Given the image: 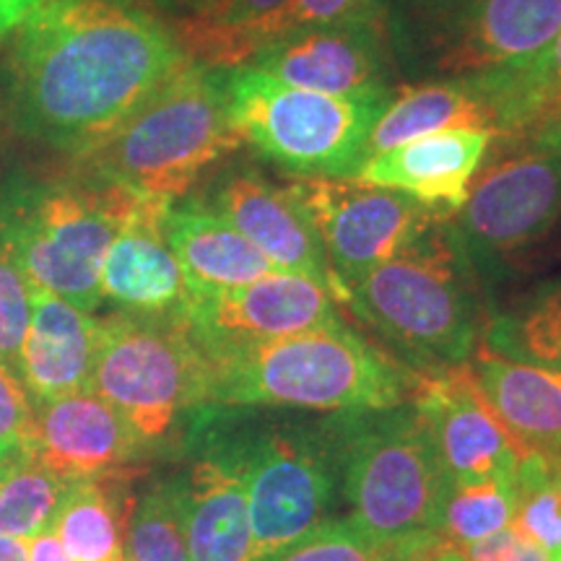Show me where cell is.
<instances>
[{
	"instance_id": "19",
	"label": "cell",
	"mask_w": 561,
	"mask_h": 561,
	"mask_svg": "<svg viewBox=\"0 0 561 561\" xmlns=\"http://www.w3.org/2000/svg\"><path fill=\"white\" fill-rule=\"evenodd\" d=\"M170 203L146 198L110 244L100 291L121 312L170 314L187 297L180 263L167 242L164 214Z\"/></svg>"
},
{
	"instance_id": "8",
	"label": "cell",
	"mask_w": 561,
	"mask_h": 561,
	"mask_svg": "<svg viewBox=\"0 0 561 561\" xmlns=\"http://www.w3.org/2000/svg\"><path fill=\"white\" fill-rule=\"evenodd\" d=\"M231 128L297 180H354L392 89L320 94L289 87L255 66L224 68Z\"/></svg>"
},
{
	"instance_id": "29",
	"label": "cell",
	"mask_w": 561,
	"mask_h": 561,
	"mask_svg": "<svg viewBox=\"0 0 561 561\" xmlns=\"http://www.w3.org/2000/svg\"><path fill=\"white\" fill-rule=\"evenodd\" d=\"M515 517V479H491L453 486L442 512L439 533L466 549L512 525Z\"/></svg>"
},
{
	"instance_id": "26",
	"label": "cell",
	"mask_w": 561,
	"mask_h": 561,
	"mask_svg": "<svg viewBox=\"0 0 561 561\" xmlns=\"http://www.w3.org/2000/svg\"><path fill=\"white\" fill-rule=\"evenodd\" d=\"M286 3L289 0H221L201 16L180 19L174 34L193 62L208 68L248 66L265 45L271 19Z\"/></svg>"
},
{
	"instance_id": "36",
	"label": "cell",
	"mask_w": 561,
	"mask_h": 561,
	"mask_svg": "<svg viewBox=\"0 0 561 561\" xmlns=\"http://www.w3.org/2000/svg\"><path fill=\"white\" fill-rule=\"evenodd\" d=\"M541 104L538 121L523 151L561 153V32L541 58Z\"/></svg>"
},
{
	"instance_id": "7",
	"label": "cell",
	"mask_w": 561,
	"mask_h": 561,
	"mask_svg": "<svg viewBox=\"0 0 561 561\" xmlns=\"http://www.w3.org/2000/svg\"><path fill=\"white\" fill-rule=\"evenodd\" d=\"M240 144L224 68L187 62L83 161L140 198L174 203Z\"/></svg>"
},
{
	"instance_id": "44",
	"label": "cell",
	"mask_w": 561,
	"mask_h": 561,
	"mask_svg": "<svg viewBox=\"0 0 561 561\" xmlns=\"http://www.w3.org/2000/svg\"><path fill=\"white\" fill-rule=\"evenodd\" d=\"M557 561H561V559H557Z\"/></svg>"
},
{
	"instance_id": "2",
	"label": "cell",
	"mask_w": 561,
	"mask_h": 561,
	"mask_svg": "<svg viewBox=\"0 0 561 561\" xmlns=\"http://www.w3.org/2000/svg\"><path fill=\"white\" fill-rule=\"evenodd\" d=\"M214 416L216 426L203 434L206 450L227 462L248 496L252 561H268L335 520L341 491L331 413L224 405Z\"/></svg>"
},
{
	"instance_id": "28",
	"label": "cell",
	"mask_w": 561,
	"mask_h": 561,
	"mask_svg": "<svg viewBox=\"0 0 561 561\" xmlns=\"http://www.w3.org/2000/svg\"><path fill=\"white\" fill-rule=\"evenodd\" d=\"M70 483L37 460L5 471L0 476V536L32 541L50 530Z\"/></svg>"
},
{
	"instance_id": "40",
	"label": "cell",
	"mask_w": 561,
	"mask_h": 561,
	"mask_svg": "<svg viewBox=\"0 0 561 561\" xmlns=\"http://www.w3.org/2000/svg\"><path fill=\"white\" fill-rule=\"evenodd\" d=\"M30 561H73V559H70L66 549L58 543V538L47 530V533H42V536L32 538Z\"/></svg>"
},
{
	"instance_id": "14",
	"label": "cell",
	"mask_w": 561,
	"mask_h": 561,
	"mask_svg": "<svg viewBox=\"0 0 561 561\" xmlns=\"http://www.w3.org/2000/svg\"><path fill=\"white\" fill-rule=\"evenodd\" d=\"M178 314L208 359L343 322L331 291L291 273H271L237 289L187 294Z\"/></svg>"
},
{
	"instance_id": "32",
	"label": "cell",
	"mask_w": 561,
	"mask_h": 561,
	"mask_svg": "<svg viewBox=\"0 0 561 561\" xmlns=\"http://www.w3.org/2000/svg\"><path fill=\"white\" fill-rule=\"evenodd\" d=\"M403 541L380 543L348 520H333L268 561H396Z\"/></svg>"
},
{
	"instance_id": "3",
	"label": "cell",
	"mask_w": 561,
	"mask_h": 561,
	"mask_svg": "<svg viewBox=\"0 0 561 561\" xmlns=\"http://www.w3.org/2000/svg\"><path fill=\"white\" fill-rule=\"evenodd\" d=\"M341 301L419 375L466 364L486 328L479 273L450 219L351 284Z\"/></svg>"
},
{
	"instance_id": "24",
	"label": "cell",
	"mask_w": 561,
	"mask_h": 561,
	"mask_svg": "<svg viewBox=\"0 0 561 561\" xmlns=\"http://www.w3.org/2000/svg\"><path fill=\"white\" fill-rule=\"evenodd\" d=\"M450 128L489 130L494 136L491 110L471 76L403 87L401 94L392 96L390 107L377 121L367 151L369 157H375V153L401 146L405 140Z\"/></svg>"
},
{
	"instance_id": "30",
	"label": "cell",
	"mask_w": 561,
	"mask_h": 561,
	"mask_svg": "<svg viewBox=\"0 0 561 561\" xmlns=\"http://www.w3.org/2000/svg\"><path fill=\"white\" fill-rule=\"evenodd\" d=\"M512 525L536 541L551 559H561V494L551 476V458L528 453L515 473Z\"/></svg>"
},
{
	"instance_id": "22",
	"label": "cell",
	"mask_w": 561,
	"mask_h": 561,
	"mask_svg": "<svg viewBox=\"0 0 561 561\" xmlns=\"http://www.w3.org/2000/svg\"><path fill=\"white\" fill-rule=\"evenodd\" d=\"M174 481L191 561H252L255 538L248 496L227 462L203 450L187 473Z\"/></svg>"
},
{
	"instance_id": "5",
	"label": "cell",
	"mask_w": 561,
	"mask_h": 561,
	"mask_svg": "<svg viewBox=\"0 0 561 561\" xmlns=\"http://www.w3.org/2000/svg\"><path fill=\"white\" fill-rule=\"evenodd\" d=\"M144 201L91 170L13 178L0 187V244L32 289L94 312L110 244Z\"/></svg>"
},
{
	"instance_id": "37",
	"label": "cell",
	"mask_w": 561,
	"mask_h": 561,
	"mask_svg": "<svg viewBox=\"0 0 561 561\" xmlns=\"http://www.w3.org/2000/svg\"><path fill=\"white\" fill-rule=\"evenodd\" d=\"M468 561H553L536 541H530L515 525H507L494 536L460 549Z\"/></svg>"
},
{
	"instance_id": "18",
	"label": "cell",
	"mask_w": 561,
	"mask_h": 561,
	"mask_svg": "<svg viewBox=\"0 0 561 561\" xmlns=\"http://www.w3.org/2000/svg\"><path fill=\"white\" fill-rule=\"evenodd\" d=\"M491 140L489 130L476 128L430 133L369 157L354 180L390 187L419 201L439 219H453L468 198Z\"/></svg>"
},
{
	"instance_id": "16",
	"label": "cell",
	"mask_w": 561,
	"mask_h": 561,
	"mask_svg": "<svg viewBox=\"0 0 561 561\" xmlns=\"http://www.w3.org/2000/svg\"><path fill=\"white\" fill-rule=\"evenodd\" d=\"M390 45L385 26L335 24L280 34L248 66L289 87L320 94H367L390 87Z\"/></svg>"
},
{
	"instance_id": "27",
	"label": "cell",
	"mask_w": 561,
	"mask_h": 561,
	"mask_svg": "<svg viewBox=\"0 0 561 561\" xmlns=\"http://www.w3.org/2000/svg\"><path fill=\"white\" fill-rule=\"evenodd\" d=\"M483 351L561 371V280L491 318L483 328Z\"/></svg>"
},
{
	"instance_id": "38",
	"label": "cell",
	"mask_w": 561,
	"mask_h": 561,
	"mask_svg": "<svg viewBox=\"0 0 561 561\" xmlns=\"http://www.w3.org/2000/svg\"><path fill=\"white\" fill-rule=\"evenodd\" d=\"M396 561H468L458 546L447 541L442 533H426V536L405 538Z\"/></svg>"
},
{
	"instance_id": "12",
	"label": "cell",
	"mask_w": 561,
	"mask_h": 561,
	"mask_svg": "<svg viewBox=\"0 0 561 561\" xmlns=\"http://www.w3.org/2000/svg\"><path fill=\"white\" fill-rule=\"evenodd\" d=\"M561 219V153L520 151L491 164L453 216L473 271H494L504 257L543 240Z\"/></svg>"
},
{
	"instance_id": "4",
	"label": "cell",
	"mask_w": 561,
	"mask_h": 561,
	"mask_svg": "<svg viewBox=\"0 0 561 561\" xmlns=\"http://www.w3.org/2000/svg\"><path fill=\"white\" fill-rule=\"evenodd\" d=\"M416 377L346 322H335L210 359L208 403L312 413L388 409L411 403Z\"/></svg>"
},
{
	"instance_id": "34",
	"label": "cell",
	"mask_w": 561,
	"mask_h": 561,
	"mask_svg": "<svg viewBox=\"0 0 561 561\" xmlns=\"http://www.w3.org/2000/svg\"><path fill=\"white\" fill-rule=\"evenodd\" d=\"M34 403L11 364L0 362V476L34 460Z\"/></svg>"
},
{
	"instance_id": "10",
	"label": "cell",
	"mask_w": 561,
	"mask_h": 561,
	"mask_svg": "<svg viewBox=\"0 0 561 561\" xmlns=\"http://www.w3.org/2000/svg\"><path fill=\"white\" fill-rule=\"evenodd\" d=\"M89 390L144 442L167 437L182 413L208 403L210 359L178 312H112L100 320Z\"/></svg>"
},
{
	"instance_id": "39",
	"label": "cell",
	"mask_w": 561,
	"mask_h": 561,
	"mask_svg": "<svg viewBox=\"0 0 561 561\" xmlns=\"http://www.w3.org/2000/svg\"><path fill=\"white\" fill-rule=\"evenodd\" d=\"M53 0H0V45L11 39V34L32 19L39 9H45Z\"/></svg>"
},
{
	"instance_id": "9",
	"label": "cell",
	"mask_w": 561,
	"mask_h": 561,
	"mask_svg": "<svg viewBox=\"0 0 561 561\" xmlns=\"http://www.w3.org/2000/svg\"><path fill=\"white\" fill-rule=\"evenodd\" d=\"M561 32V0H390L385 34L409 79L528 66Z\"/></svg>"
},
{
	"instance_id": "25",
	"label": "cell",
	"mask_w": 561,
	"mask_h": 561,
	"mask_svg": "<svg viewBox=\"0 0 561 561\" xmlns=\"http://www.w3.org/2000/svg\"><path fill=\"white\" fill-rule=\"evenodd\" d=\"M123 473L73 481L50 533L73 561H128V528L136 502Z\"/></svg>"
},
{
	"instance_id": "13",
	"label": "cell",
	"mask_w": 561,
	"mask_h": 561,
	"mask_svg": "<svg viewBox=\"0 0 561 561\" xmlns=\"http://www.w3.org/2000/svg\"><path fill=\"white\" fill-rule=\"evenodd\" d=\"M411 403L424 419L453 486L515 479L517 466L533 453L491 405L471 362L419 375Z\"/></svg>"
},
{
	"instance_id": "6",
	"label": "cell",
	"mask_w": 561,
	"mask_h": 561,
	"mask_svg": "<svg viewBox=\"0 0 561 561\" xmlns=\"http://www.w3.org/2000/svg\"><path fill=\"white\" fill-rule=\"evenodd\" d=\"M331 426L351 525L380 543L439 533L453 483L413 403L339 411Z\"/></svg>"
},
{
	"instance_id": "1",
	"label": "cell",
	"mask_w": 561,
	"mask_h": 561,
	"mask_svg": "<svg viewBox=\"0 0 561 561\" xmlns=\"http://www.w3.org/2000/svg\"><path fill=\"white\" fill-rule=\"evenodd\" d=\"M187 62L178 34L138 0H53L11 34L5 121L87 159Z\"/></svg>"
},
{
	"instance_id": "35",
	"label": "cell",
	"mask_w": 561,
	"mask_h": 561,
	"mask_svg": "<svg viewBox=\"0 0 561 561\" xmlns=\"http://www.w3.org/2000/svg\"><path fill=\"white\" fill-rule=\"evenodd\" d=\"M32 318V286L0 244V362L16 369L21 343Z\"/></svg>"
},
{
	"instance_id": "31",
	"label": "cell",
	"mask_w": 561,
	"mask_h": 561,
	"mask_svg": "<svg viewBox=\"0 0 561 561\" xmlns=\"http://www.w3.org/2000/svg\"><path fill=\"white\" fill-rule=\"evenodd\" d=\"M128 561H191L185 530H182L178 481L174 479L153 486L133 507Z\"/></svg>"
},
{
	"instance_id": "21",
	"label": "cell",
	"mask_w": 561,
	"mask_h": 561,
	"mask_svg": "<svg viewBox=\"0 0 561 561\" xmlns=\"http://www.w3.org/2000/svg\"><path fill=\"white\" fill-rule=\"evenodd\" d=\"M164 234L180 263L187 294L237 289L278 273L248 237L198 201L170 203Z\"/></svg>"
},
{
	"instance_id": "43",
	"label": "cell",
	"mask_w": 561,
	"mask_h": 561,
	"mask_svg": "<svg viewBox=\"0 0 561 561\" xmlns=\"http://www.w3.org/2000/svg\"><path fill=\"white\" fill-rule=\"evenodd\" d=\"M551 458V476H553V483H557L559 494H561V455H549Z\"/></svg>"
},
{
	"instance_id": "33",
	"label": "cell",
	"mask_w": 561,
	"mask_h": 561,
	"mask_svg": "<svg viewBox=\"0 0 561 561\" xmlns=\"http://www.w3.org/2000/svg\"><path fill=\"white\" fill-rule=\"evenodd\" d=\"M390 0H289L284 11L271 19L265 32V45L280 34H289L307 26L335 24H369L385 26ZM263 45V47H265Z\"/></svg>"
},
{
	"instance_id": "17",
	"label": "cell",
	"mask_w": 561,
	"mask_h": 561,
	"mask_svg": "<svg viewBox=\"0 0 561 561\" xmlns=\"http://www.w3.org/2000/svg\"><path fill=\"white\" fill-rule=\"evenodd\" d=\"M146 445L94 390L34 405V460L68 481L125 473Z\"/></svg>"
},
{
	"instance_id": "23",
	"label": "cell",
	"mask_w": 561,
	"mask_h": 561,
	"mask_svg": "<svg viewBox=\"0 0 561 561\" xmlns=\"http://www.w3.org/2000/svg\"><path fill=\"white\" fill-rule=\"evenodd\" d=\"M473 371L504 424L533 453L561 455V371L481 351Z\"/></svg>"
},
{
	"instance_id": "20",
	"label": "cell",
	"mask_w": 561,
	"mask_h": 561,
	"mask_svg": "<svg viewBox=\"0 0 561 561\" xmlns=\"http://www.w3.org/2000/svg\"><path fill=\"white\" fill-rule=\"evenodd\" d=\"M100 343V320L68 299L32 289V318L16 371L32 403L42 405L89 390Z\"/></svg>"
},
{
	"instance_id": "42",
	"label": "cell",
	"mask_w": 561,
	"mask_h": 561,
	"mask_svg": "<svg viewBox=\"0 0 561 561\" xmlns=\"http://www.w3.org/2000/svg\"><path fill=\"white\" fill-rule=\"evenodd\" d=\"M30 543L24 538L0 536V561H30Z\"/></svg>"
},
{
	"instance_id": "41",
	"label": "cell",
	"mask_w": 561,
	"mask_h": 561,
	"mask_svg": "<svg viewBox=\"0 0 561 561\" xmlns=\"http://www.w3.org/2000/svg\"><path fill=\"white\" fill-rule=\"evenodd\" d=\"M157 3L164 5V9L174 11L180 19H191V16H201V13L210 11L214 5H219L221 0H157Z\"/></svg>"
},
{
	"instance_id": "15",
	"label": "cell",
	"mask_w": 561,
	"mask_h": 561,
	"mask_svg": "<svg viewBox=\"0 0 561 561\" xmlns=\"http://www.w3.org/2000/svg\"><path fill=\"white\" fill-rule=\"evenodd\" d=\"M208 208L248 237L278 273L310 278L335 297L325 248L289 185H273L263 172L237 167L214 182Z\"/></svg>"
},
{
	"instance_id": "11",
	"label": "cell",
	"mask_w": 561,
	"mask_h": 561,
	"mask_svg": "<svg viewBox=\"0 0 561 561\" xmlns=\"http://www.w3.org/2000/svg\"><path fill=\"white\" fill-rule=\"evenodd\" d=\"M289 187L318 229L339 299L442 221L409 195L359 180H294Z\"/></svg>"
}]
</instances>
